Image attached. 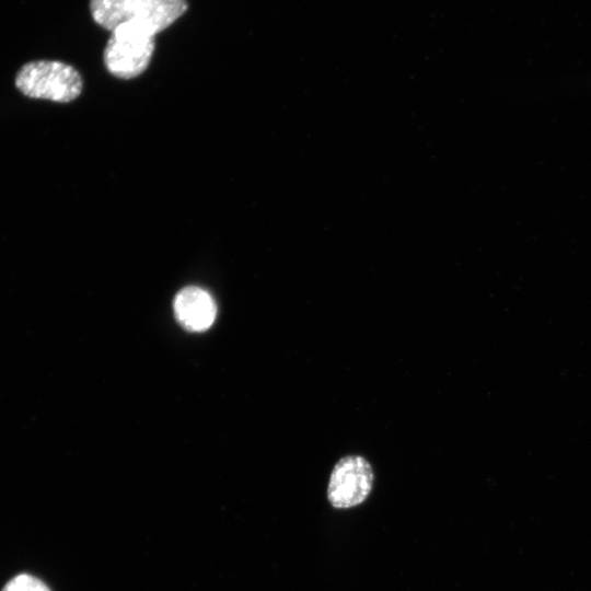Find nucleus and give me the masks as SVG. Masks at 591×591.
I'll return each mask as SVG.
<instances>
[{
  "instance_id": "nucleus-6",
  "label": "nucleus",
  "mask_w": 591,
  "mask_h": 591,
  "mask_svg": "<svg viewBox=\"0 0 591 591\" xmlns=\"http://www.w3.org/2000/svg\"><path fill=\"white\" fill-rule=\"evenodd\" d=\"M1 591H50L49 588L38 578L20 573L12 578Z\"/></svg>"
},
{
  "instance_id": "nucleus-2",
  "label": "nucleus",
  "mask_w": 591,
  "mask_h": 591,
  "mask_svg": "<svg viewBox=\"0 0 591 591\" xmlns=\"http://www.w3.org/2000/svg\"><path fill=\"white\" fill-rule=\"evenodd\" d=\"M15 86L27 97L67 103L82 92L83 81L72 66L55 60H36L18 71Z\"/></svg>"
},
{
  "instance_id": "nucleus-5",
  "label": "nucleus",
  "mask_w": 591,
  "mask_h": 591,
  "mask_svg": "<svg viewBox=\"0 0 591 591\" xmlns=\"http://www.w3.org/2000/svg\"><path fill=\"white\" fill-rule=\"evenodd\" d=\"M173 306L178 323L190 332L208 329L215 322L217 314L212 297L195 286L182 289L176 294Z\"/></svg>"
},
{
  "instance_id": "nucleus-4",
  "label": "nucleus",
  "mask_w": 591,
  "mask_h": 591,
  "mask_svg": "<svg viewBox=\"0 0 591 591\" xmlns=\"http://www.w3.org/2000/svg\"><path fill=\"white\" fill-rule=\"evenodd\" d=\"M372 485L373 472L368 461L360 455H347L331 473L327 498L335 508H351L366 500Z\"/></svg>"
},
{
  "instance_id": "nucleus-1",
  "label": "nucleus",
  "mask_w": 591,
  "mask_h": 591,
  "mask_svg": "<svg viewBox=\"0 0 591 591\" xmlns=\"http://www.w3.org/2000/svg\"><path fill=\"white\" fill-rule=\"evenodd\" d=\"M187 10L186 0H91L93 20L113 31L126 23L136 24L151 35L169 27Z\"/></svg>"
},
{
  "instance_id": "nucleus-3",
  "label": "nucleus",
  "mask_w": 591,
  "mask_h": 591,
  "mask_svg": "<svg viewBox=\"0 0 591 591\" xmlns=\"http://www.w3.org/2000/svg\"><path fill=\"white\" fill-rule=\"evenodd\" d=\"M154 51V36L136 24H121L111 32L103 59L107 70L121 79L142 73Z\"/></svg>"
}]
</instances>
